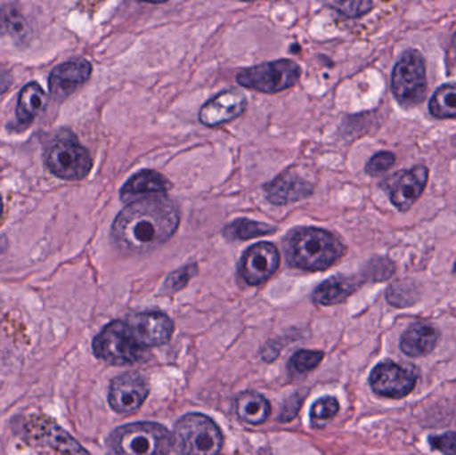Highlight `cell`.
<instances>
[{"label":"cell","mask_w":456,"mask_h":455,"mask_svg":"<svg viewBox=\"0 0 456 455\" xmlns=\"http://www.w3.org/2000/svg\"><path fill=\"white\" fill-rule=\"evenodd\" d=\"M450 53H452V58L456 61V32L454 37H452V48H450Z\"/></svg>","instance_id":"obj_36"},{"label":"cell","mask_w":456,"mask_h":455,"mask_svg":"<svg viewBox=\"0 0 456 455\" xmlns=\"http://www.w3.org/2000/svg\"><path fill=\"white\" fill-rule=\"evenodd\" d=\"M323 360V352H319V350H299L292 355L289 366L295 373L305 374L315 370Z\"/></svg>","instance_id":"obj_28"},{"label":"cell","mask_w":456,"mask_h":455,"mask_svg":"<svg viewBox=\"0 0 456 455\" xmlns=\"http://www.w3.org/2000/svg\"><path fill=\"white\" fill-rule=\"evenodd\" d=\"M362 280L356 277L335 275L322 282L313 294V301L321 306H334L350 298L359 288Z\"/></svg>","instance_id":"obj_20"},{"label":"cell","mask_w":456,"mask_h":455,"mask_svg":"<svg viewBox=\"0 0 456 455\" xmlns=\"http://www.w3.org/2000/svg\"><path fill=\"white\" fill-rule=\"evenodd\" d=\"M454 272L456 274V262H455V266H454Z\"/></svg>","instance_id":"obj_38"},{"label":"cell","mask_w":456,"mask_h":455,"mask_svg":"<svg viewBox=\"0 0 456 455\" xmlns=\"http://www.w3.org/2000/svg\"><path fill=\"white\" fill-rule=\"evenodd\" d=\"M394 266L387 259H375L366 270V278L372 280H385L393 275Z\"/></svg>","instance_id":"obj_33"},{"label":"cell","mask_w":456,"mask_h":455,"mask_svg":"<svg viewBox=\"0 0 456 455\" xmlns=\"http://www.w3.org/2000/svg\"><path fill=\"white\" fill-rule=\"evenodd\" d=\"M428 181V170L425 166H417L407 171L396 181L391 190V202L402 213L409 211L425 191Z\"/></svg>","instance_id":"obj_18"},{"label":"cell","mask_w":456,"mask_h":455,"mask_svg":"<svg viewBox=\"0 0 456 455\" xmlns=\"http://www.w3.org/2000/svg\"><path fill=\"white\" fill-rule=\"evenodd\" d=\"M314 184L297 171L287 170L265 186V198L273 205H289L310 197Z\"/></svg>","instance_id":"obj_15"},{"label":"cell","mask_w":456,"mask_h":455,"mask_svg":"<svg viewBox=\"0 0 456 455\" xmlns=\"http://www.w3.org/2000/svg\"><path fill=\"white\" fill-rule=\"evenodd\" d=\"M300 75L299 64L289 59H279L241 69L236 75V82L257 93H278L297 85Z\"/></svg>","instance_id":"obj_7"},{"label":"cell","mask_w":456,"mask_h":455,"mask_svg":"<svg viewBox=\"0 0 456 455\" xmlns=\"http://www.w3.org/2000/svg\"><path fill=\"white\" fill-rule=\"evenodd\" d=\"M107 448L111 455H167L173 449V435L157 422H135L115 429Z\"/></svg>","instance_id":"obj_3"},{"label":"cell","mask_w":456,"mask_h":455,"mask_svg":"<svg viewBox=\"0 0 456 455\" xmlns=\"http://www.w3.org/2000/svg\"><path fill=\"white\" fill-rule=\"evenodd\" d=\"M281 266V253L273 243L260 242L244 251L239 262V275L249 286L267 282Z\"/></svg>","instance_id":"obj_11"},{"label":"cell","mask_w":456,"mask_h":455,"mask_svg":"<svg viewBox=\"0 0 456 455\" xmlns=\"http://www.w3.org/2000/svg\"><path fill=\"white\" fill-rule=\"evenodd\" d=\"M91 72L93 66L86 59L64 61L51 72L48 79L50 91L55 98H67L90 79Z\"/></svg>","instance_id":"obj_16"},{"label":"cell","mask_w":456,"mask_h":455,"mask_svg":"<svg viewBox=\"0 0 456 455\" xmlns=\"http://www.w3.org/2000/svg\"><path fill=\"white\" fill-rule=\"evenodd\" d=\"M339 401L332 395L318 398L311 406L310 424L315 429L326 427L339 411Z\"/></svg>","instance_id":"obj_27"},{"label":"cell","mask_w":456,"mask_h":455,"mask_svg":"<svg viewBox=\"0 0 456 455\" xmlns=\"http://www.w3.org/2000/svg\"><path fill=\"white\" fill-rule=\"evenodd\" d=\"M247 109V98L238 90H226L203 104L200 120L208 127H218L240 117Z\"/></svg>","instance_id":"obj_14"},{"label":"cell","mask_w":456,"mask_h":455,"mask_svg":"<svg viewBox=\"0 0 456 455\" xmlns=\"http://www.w3.org/2000/svg\"><path fill=\"white\" fill-rule=\"evenodd\" d=\"M11 83H12L11 75L4 71V69H0V95L11 87Z\"/></svg>","instance_id":"obj_35"},{"label":"cell","mask_w":456,"mask_h":455,"mask_svg":"<svg viewBox=\"0 0 456 455\" xmlns=\"http://www.w3.org/2000/svg\"><path fill=\"white\" fill-rule=\"evenodd\" d=\"M303 400L305 398L300 397L299 394H294L291 400L287 401L286 406H289V409H283L281 416H279V421L289 422L297 417V411H299L300 406H302Z\"/></svg>","instance_id":"obj_34"},{"label":"cell","mask_w":456,"mask_h":455,"mask_svg":"<svg viewBox=\"0 0 456 455\" xmlns=\"http://www.w3.org/2000/svg\"><path fill=\"white\" fill-rule=\"evenodd\" d=\"M369 382L372 392L379 397L402 400L417 386L418 373L411 366L407 368L386 360L372 369Z\"/></svg>","instance_id":"obj_10"},{"label":"cell","mask_w":456,"mask_h":455,"mask_svg":"<svg viewBox=\"0 0 456 455\" xmlns=\"http://www.w3.org/2000/svg\"><path fill=\"white\" fill-rule=\"evenodd\" d=\"M439 342L438 329L428 323H414L401 338V350L407 357H428Z\"/></svg>","instance_id":"obj_19"},{"label":"cell","mask_w":456,"mask_h":455,"mask_svg":"<svg viewBox=\"0 0 456 455\" xmlns=\"http://www.w3.org/2000/svg\"><path fill=\"white\" fill-rule=\"evenodd\" d=\"M197 272V264H187V266L171 272L167 280H165L163 291H165L166 294L178 293L182 288H186L187 283L190 282V280H191Z\"/></svg>","instance_id":"obj_29"},{"label":"cell","mask_w":456,"mask_h":455,"mask_svg":"<svg viewBox=\"0 0 456 455\" xmlns=\"http://www.w3.org/2000/svg\"><path fill=\"white\" fill-rule=\"evenodd\" d=\"M345 253L339 238L318 227H297L284 238L287 264L305 272L330 269Z\"/></svg>","instance_id":"obj_2"},{"label":"cell","mask_w":456,"mask_h":455,"mask_svg":"<svg viewBox=\"0 0 456 455\" xmlns=\"http://www.w3.org/2000/svg\"><path fill=\"white\" fill-rule=\"evenodd\" d=\"M393 93L402 106L419 104L428 93L425 58L419 51L403 53L393 72Z\"/></svg>","instance_id":"obj_9"},{"label":"cell","mask_w":456,"mask_h":455,"mask_svg":"<svg viewBox=\"0 0 456 455\" xmlns=\"http://www.w3.org/2000/svg\"><path fill=\"white\" fill-rule=\"evenodd\" d=\"M419 288L412 280H398L391 285L386 293L388 304L391 306L398 307V309L414 306L419 301Z\"/></svg>","instance_id":"obj_25"},{"label":"cell","mask_w":456,"mask_h":455,"mask_svg":"<svg viewBox=\"0 0 456 455\" xmlns=\"http://www.w3.org/2000/svg\"><path fill=\"white\" fill-rule=\"evenodd\" d=\"M330 5H331L334 10H337L338 12L347 16V18H361V16L370 12V10L374 7L371 2H366V0H358V2H334Z\"/></svg>","instance_id":"obj_30"},{"label":"cell","mask_w":456,"mask_h":455,"mask_svg":"<svg viewBox=\"0 0 456 455\" xmlns=\"http://www.w3.org/2000/svg\"><path fill=\"white\" fill-rule=\"evenodd\" d=\"M16 425V432L29 445L50 448L61 455H91L50 417L34 414L20 418Z\"/></svg>","instance_id":"obj_8"},{"label":"cell","mask_w":456,"mask_h":455,"mask_svg":"<svg viewBox=\"0 0 456 455\" xmlns=\"http://www.w3.org/2000/svg\"><path fill=\"white\" fill-rule=\"evenodd\" d=\"M428 445L434 451L444 455H456V432H447L444 435H430Z\"/></svg>","instance_id":"obj_32"},{"label":"cell","mask_w":456,"mask_h":455,"mask_svg":"<svg viewBox=\"0 0 456 455\" xmlns=\"http://www.w3.org/2000/svg\"><path fill=\"white\" fill-rule=\"evenodd\" d=\"M173 449L179 455H219L224 438L221 427L210 417L190 413L174 427Z\"/></svg>","instance_id":"obj_4"},{"label":"cell","mask_w":456,"mask_h":455,"mask_svg":"<svg viewBox=\"0 0 456 455\" xmlns=\"http://www.w3.org/2000/svg\"><path fill=\"white\" fill-rule=\"evenodd\" d=\"M149 394V381L142 374L128 371L110 384L109 405L118 414L130 416L143 406Z\"/></svg>","instance_id":"obj_12"},{"label":"cell","mask_w":456,"mask_h":455,"mask_svg":"<svg viewBox=\"0 0 456 455\" xmlns=\"http://www.w3.org/2000/svg\"><path fill=\"white\" fill-rule=\"evenodd\" d=\"M173 187L167 178L158 171L143 170L134 174L120 189V200L126 205L144 199L160 197Z\"/></svg>","instance_id":"obj_17"},{"label":"cell","mask_w":456,"mask_h":455,"mask_svg":"<svg viewBox=\"0 0 456 455\" xmlns=\"http://www.w3.org/2000/svg\"><path fill=\"white\" fill-rule=\"evenodd\" d=\"M45 165L51 173L64 181H82L93 168V158L69 130L55 136L45 150Z\"/></svg>","instance_id":"obj_5"},{"label":"cell","mask_w":456,"mask_h":455,"mask_svg":"<svg viewBox=\"0 0 456 455\" xmlns=\"http://www.w3.org/2000/svg\"><path fill=\"white\" fill-rule=\"evenodd\" d=\"M430 112L439 119L456 118L455 85H444L436 91L430 101Z\"/></svg>","instance_id":"obj_26"},{"label":"cell","mask_w":456,"mask_h":455,"mask_svg":"<svg viewBox=\"0 0 456 455\" xmlns=\"http://www.w3.org/2000/svg\"><path fill=\"white\" fill-rule=\"evenodd\" d=\"M47 104V95L39 83L32 82L24 85L19 93L16 104V118L23 125L31 123Z\"/></svg>","instance_id":"obj_22"},{"label":"cell","mask_w":456,"mask_h":455,"mask_svg":"<svg viewBox=\"0 0 456 455\" xmlns=\"http://www.w3.org/2000/svg\"><path fill=\"white\" fill-rule=\"evenodd\" d=\"M2 214H3V200H2V197H0V218H2Z\"/></svg>","instance_id":"obj_37"},{"label":"cell","mask_w":456,"mask_h":455,"mask_svg":"<svg viewBox=\"0 0 456 455\" xmlns=\"http://www.w3.org/2000/svg\"><path fill=\"white\" fill-rule=\"evenodd\" d=\"M0 34L16 45H21L28 37V23L16 5L4 4L0 8Z\"/></svg>","instance_id":"obj_23"},{"label":"cell","mask_w":456,"mask_h":455,"mask_svg":"<svg viewBox=\"0 0 456 455\" xmlns=\"http://www.w3.org/2000/svg\"><path fill=\"white\" fill-rule=\"evenodd\" d=\"M93 352L98 360L112 366L133 365L146 357V349L134 338L126 321H112L94 338Z\"/></svg>","instance_id":"obj_6"},{"label":"cell","mask_w":456,"mask_h":455,"mask_svg":"<svg viewBox=\"0 0 456 455\" xmlns=\"http://www.w3.org/2000/svg\"><path fill=\"white\" fill-rule=\"evenodd\" d=\"M275 226L251 221V219L239 218L228 223L224 229V238L228 240H248L265 235L273 234Z\"/></svg>","instance_id":"obj_24"},{"label":"cell","mask_w":456,"mask_h":455,"mask_svg":"<svg viewBox=\"0 0 456 455\" xmlns=\"http://www.w3.org/2000/svg\"><path fill=\"white\" fill-rule=\"evenodd\" d=\"M394 165H395V155L393 152H378L367 163L366 171L370 175L377 176L390 170Z\"/></svg>","instance_id":"obj_31"},{"label":"cell","mask_w":456,"mask_h":455,"mask_svg":"<svg viewBox=\"0 0 456 455\" xmlns=\"http://www.w3.org/2000/svg\"><path fill=\"white\" fill-rule=\"evenodd\" d=\"M181 210L170 198H144L126 206L111 227V240L126 254H146L165 245L178 232Z\"/></svg>","instance_id":"obj_1"},{"label":"cell","mask_w":456,"mask_h":455,"mask_svg":"<svg viewBox=\"0 0 456 455\" xmlns=\"http://www.w3.org/2000/svg\"><path fill=\"white\" fill-rule=\"evenodd\" d=\"M126 323L136 342L146 350L167 344L175 331L173 320L165 313L154 310L130 315Z\"/></svg>","instance_id":"obj_13"},{"label":"cell","mask_w":456,"mask_h":455,"mask_svg":"<svg viewBox=\"0 0 456 455\" xmlns=\"http://www.w3.org/2000/svg\"><path fill=\"white\" fill-rule=\"evenodd\" d=\"M233 410L241 422L257 427L267 421L271 414V405L265 395L248 390L235 398Z\"/></svg>","instance_id":"obj_21"}]
</instances>
